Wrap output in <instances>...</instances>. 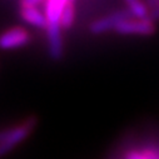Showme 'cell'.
<instances>
[{"label": "cell", "instance_id": "obj_2", "mask_svg": "<svg viewBox=\"0 0 159 159\" xmlns=\"http://www.w3.org/2000/svg\"><path fill=\"white\" fill-rule=\"evenodd\" d=\"M36 120L34 118H29L23 124L5 129V134L0 140V158L8 154L11 149H14L19 143H21L33 130Z\"/></svg>", "mask_w": 159, "mask_h": 159}, {"label": "cell", "instance_id": "obj_7", "mask_svg": "<svg viewBox=\"0 0 159 159\" xmlns=\"http://www.w3.org/2000/svg\"><path fill=\"white\" fill-rule=\"evenodd\" d=\"M124 159H159V147L150 145L142 149L129 150Z\"/></svg>", "mask_w": 159, "mask_h": 159}, {"label": "cell", "instance_id": "obj_11", "mask_svg": "<svg viewBox=\"0 0 159 159\" xmlns=\"http://www.w3.org/2000/svg\"><path fill=\"white\" fill-rule=\"evenodd\" d=\"M42 2H47V0H20L21 7H36Z\"/></svg>", "mask_w": 159, "mask_h": 159}, {"label": "cell", "instance_id": "obj_10", "mask_svg": "<svg viewBox=\"0 0 159 159\" xmlns=\"http://www.w3.org/2000/svg\"><path fill=\"white\" fill-rule=\"evenodd\" d=\"M150 11H149V18L155 21L159 19V0H150Z\"/></svg>", "mask_w": 159, "mask_h": 159}, {"label": "cell", "instance_id": "obj_4", "mask_svg": "<svg viewBox=\"0 0 159 159\" xmlns=\"http://www.w3.org/2000/svg\"><path fill=\"white\" fill-rule=\"evenodd\" d=\"M132 13L127 9V10H118L115 13H111L109 15H105L103 18H99L97 20H94L90 26H89V30L92 34L94 35H99V34H103V33H107L109 30H114L115 26L123 21L124 19H128V18H132Z\"/></svg>", "mask_w": 159, "mask_h": 159}, {"label": "cell", "instance_id": "obj_6", "mask_svg": "<svg viewBox=\"0 0 159 159\" xmlns=\"http://www.w3.org/2000/svg\"><path fill=\"white\" fill-rule=\"evenodd\" d=\"M20 16L25 23L35 28H43V29L47 28L45 13H42L36 7H21Z\"/></svg>", "mask_w": 159, "mask_h": 159}, {"label": "cell", "instance_id": "obj_8", "mask_svg": "<svg viewBox=\"0 0 159 159\" xmlns=\"http://www.w3.org/2000/svg\"><path fill=\"white\" fill-rule=\"evenodd\" d=\"M134 18H149V9L142 0H124Z\"/></svg>", "mask_w": 159, "mask_h": 159}, {"label": "cell", "instance_id": "obj_3", "mask_svg": "<svg viewBox=\"0 0 159 159\" xmlns=\"http://www.w3.org/2000/svg\"><path fill=\"white\" fill-rule=\"evenodd\" d=\"M120 35H139L148 36L154 34L155 25L150 18H128L120 21L114 29Z\"/></svg>", "mask_w": 159, "mask_h": 159}, {"label": "cell", "instance_id": "obj_9", "mask_svg": "<svg viewBox=\"0 0 159 159\" xmlns=\"http://www.w3.org/2000/svg\"><path fill=\"white\" fill-rule=\"evenodd\" d=\"M75 0H70L66 4V7L63 10L61 14V19H60V25L63 29L68 30L73 26L74 20H75Z\"/></svg>", "mask_w": 159, "mask_h": 159}, {"label": "cell", "instance_id": "obj_5", "mask_svg": "<svg viewBox=\"0 0 159 159\" xmlns=\"http://www.w3.org/2000/svg\"><path fill=\"white\" fill-rule=\"evenodd\" d=\"M30 42V34L26 29L16 26L0 34V49L9 50L28 45Z\"/></svg>", "mask_w": 159, "mask_h": 159}, {"label": "cell", "instance_id": "obj_1", "mask_svg": "<svg viewBox=\"0 0 159 159\" xmlns=\"http://www.w3.org/2000/svg\"><path fill=\"white\" fill-rule=\"evenodd\" d=\"M70 0H47L45 2V16H47V39L48 52L53 60H60L63 58V36L60 19L64 8Z\"/></svg>", "mask_w": 159, "mask_h": 159}, {"label": "cell", "instance_id": "obj_12", "mask_svg": "<svg viewBox=\"0 0 159 159\" xmlns=\"http://www.w3.org/2000/svg\"><path fill=\"white\" fill-rule=\"evenodd\" d=\"M4 134H5V129L4 130H0V140H2V138L4 137Z\"/></svg>", "mask_w": 159, "mask_h": 159}]
</instances>
